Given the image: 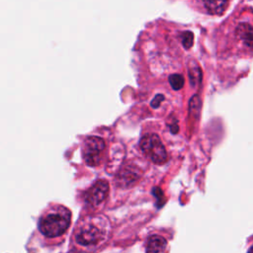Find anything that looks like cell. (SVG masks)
I'll return each instance as SVG.
<instances>
[{
	"mask_svg": "<svg viewBox=\"0 0 253 253\" xmlns=\"http://www.w3.org/2000/svg\"><path fill=\"white\" fill-rule=\"evenodd\" d=\"M248 253H253V246L249 249V251H248Z\"/></svg>",
	"mask_w": 253,
	"mask_h": 253,
	"instance_id": "2e32d148",
	"label": "cell"
},
{
	"mask_svg": "<svg viewBox=\"0 0 253 253\" xmlns=\"http://www.w3.org/2000/svg\"><path fill=\"white\" fill-rule=\"evenodd\" d=\"M71 222V212L63 206H52L39 219V229L47 238H55L66 232Z\"/></svg>",
	"mask_w": 253,
	"mask_h": 253,
	"instance_id": "7a4b0ae2",
	"label": "cell"
},
{
	"mask_svg": "<svg viewBox=\"0 0 253 253\" xmlns=\"http://www.w3.org/2000/svg\"><path fill=\"white\" fill-rule=\"evenodd\" d=\"M109 191V183L106 180L96 181L84 194L85 202L93 207L100 205L105 201Z\"/></svg>",
	"mask_w": 253,
	"mask_h": 253,
	"instance_id": "5b68a950",
	"label": "cell"
},
{
	"mask_svg": "<svg viewBox=\"0 0 253 253\" xmlns=\"http://www.w3.org/2000/svg\"><path fill=\"white\" fill-rule=\"evenodd\" d=\"M170 130L172 133H177L178 130H179V127H178V125L175 123V124H172L170 126Z\"/></svg>",
	"mask_w": 253,
	"mask_h": 253,
	"instance_id": "9a60e30c",
	"label": "cell"
},
{
	"mask_svg": "<svg viewBox=\"0 0 253 253\" xmlns=\"http://www.w3.org/2000/svg\"><path fill=\"white\" fill-rule=\"evenodd\" d=\"M167 241L161 235H151L146 241V253H165Z\"/></svg>",
	"mask_w": 253,
	"mask_h": 253,
	"instance_id": "52a82bcc",
	"label": "cell"
},
{
	"mask_svg": "<svg viewBox=\"0 0 253 253\" xmlns=\"http://www.w3.org/2000/svg\"><path fill=\"white\" fill-rule=\"evenodd\" d=\"M236 38L241 42L253 50V26L248 23H240L235 29Z\"/></svg>",
	"mask_w": 253,
	"mask_h": 253,
	"instance_id": "8992f818",
	"label": "cell"
},
{
	"mask_svg": "<svg viewBox=\"0 0 253 253\" xmlns=\"http://www.w3.org/2000/svg\"><path fill=\"white\" fill-rule=\"evenodd\" d=\"M105 149V141L96 135L89 136L83 144V157L89 166H97Z\"/></svg>",
	"mask_w": 253,
	"mask_h": 253,
	"instance_id": "277c9868",
	"label": "cell"
},
{
	"mask_svg": "<svg viewBox=\"0 0 253 253\" xmlns=\"http://www.w3.org/2000/svg\"><path fill=\"white\" fill-rule=\"evenodd\" d=\"M182 38V44L186 49L192 47L194 43V34L191 31H185L181 35Z\"/></svg>",
	"mask_w": 253,
	"mask_h": 253,
	"instance_id": "7c38bea8",
	"label": "cell"
},
{
	"mask_svg": "<svg viewBox=\"0 0 253 253\" xmlns=\"http://www.w3.org/2000/svg\"><path fill=\"white\" fill-rule=\"evenodd\" d=\"M169 83L171 85V87L174 90H180L183 88L184 83H185V79L183 77V75L175 73V74H171L169 76Z\"/></svg>",
	"mask_w": 253,
	"mask_h": 253,
	"instance_id": "8fae6325",
	"label": "cell"
},
{
	"mask_svg": "<svg viewBox=\"0 0 253 253\" xmlns=\"http://www.w3.org/2000/svg\"><path fill=\"white\" fill-rule=\"evenodd\" d=\"M188 75L191 85L196 88L202 82V69L200 65L195 61L191 60L188 64Z\"/></svg>",
	"mask_w": 253,
	"mask_h": 253,
	"instance_id": "ba28073f",
	"label": "cell"
},
{
	"mask_svg": "<svg viewBox=\"0 0 253 253\" xmlns=\"http://www.w3.org/2000/svg\"><path fill=\"white\" fill-rule=\"evenodd\" d=\"M163 100H164V96H163L162 94H157V95L153 98V100L151 101V106H152L153 108H158Z\"/></svg>",
	"mask_w": 253,
	"mask_h": 253,
	"instance_id": "5bb4252c",
	"label": "cell"
},
{
	"mask_svg": "<svg viewBox=\"0 0 253 253\" xmlns=\"http://www.w3.org/2000/svg\"><path fill=\"white\" fill-rule=\"evenodd\" d=\"M143 153L155 164H163L167 161L168 155L164 144L156 133H146L139 141Z\"/></svg>",
	"mask_w": 253,
	"mask_h": 253,
	"instance_id": "3957f363",
	"label": "cell"
},
{
	"mask_svg": "<svg viewBox=\"0 0 253 253\" xmlns=\"http://www.w3.org/2000/svg\"><path fill=\"white\" fill-rule=\"evenodd\" d=\"M228 1H204L203 5L210 15H221L228 6Z\"/></svg>",
	"mask_w": 253,
	"mask_h": 253,
	"instance_id": "9c48e42d",
	"label": "cell"
},
{
	"mask_svg": "<svg viewBox=\"0 0 253 253\" xmlns=\"http://www.w3.org/2000/svg\"><path fill=\"white\" fill-rule=\"evenodd\" d=\"M122 181H126V184L135 182L138 179V172L132 167H127L126 170L123 171V174L121 175Z\"/></svg>",
	"mask_w": 253,
	"mask_h": 253,
	"instance_id": "30bf717a",
	"label": "cell"
},
{
	"mask_svg": "<svg viewBox=\"0 0 253 253\" xmlns=\"http://www.w3.org/2000/svg\"><path fill=\"white\" fill-rule=\"evenodd\" d=\"M109 231L110 223L105 216H88L79 221L73 236L80 247L96 249L107 240Z\"/></svg>",
	"mask_w": 253,
	"mask_h": 253,
	"instance_id": "6da1fadb",
	"label": "cell"
},
{
	"mask_svg": "<svg viewBox=\"0 0 253 253\" xmlns=\"http://www.w3.org/2000/svg\"><path fill=\"white\" fill-rule=\"evenodd\" d=\"M152 193H153V195L156 197V199H157V201H158V207H161V206L164 204V202H165L163 192L161 191L160 188L155 187V188H153Z\"/></svg>",
	"mask_w": 253,
	"mask_h": 253,
	"instance_id": "4fadbf2b",
	"label": "cell"
}]
</instances>
